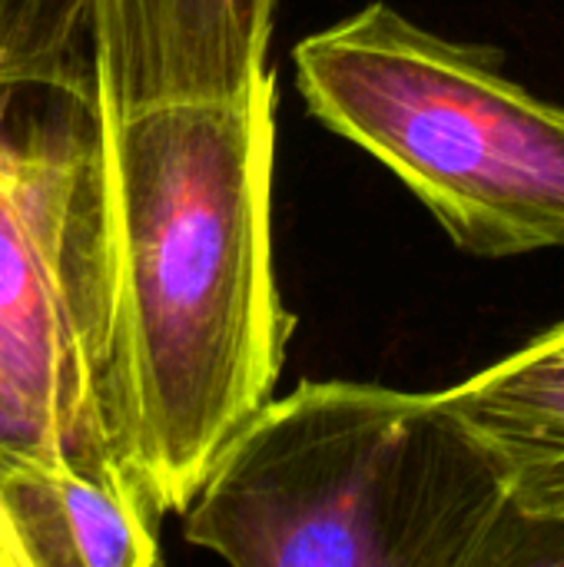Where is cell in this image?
Returning a JSON list of instances; mask_svg holds the SVG:
<instances>
[{"label": "cell", "mask_w": 564, "mask_h": 567, "mask_svg": "<svg viewBox=\"0 0 564 567\" xmlns=\"http://www.w3.org/2000/svg\"><path fill=\"white\" fill-rule=\"evenodd\" d=\"M0 442L37 449V452H63L47 419L37 412V405L17 385V379L3 362H0Z\"/></svg>", "instance_id": "8"}, {"label": "cell", "mask_w": 564, "mask_h": 567, "mask_svg": "<svg viewBox=\"0 0 564 567\" xmlns=\"http://www.w3.org/2000/svg\"><path fill=\"white\" fill-rule=\"evenodd\" d=\"M293 60L309 113L392 169L459 249H564V106L509 80L495 50L376 0Z\"/></svg>", "instance_id": "3"}, {"label": "cell", "mask_w": 564, "mask_h": 567, "mask_svg": "<svg viewBox=\"0 0 564 567\" xmlns=\"http://www.w3.org/2000/svg\"><path fill=\"white\" fill-rule=\"evenodd\" d=\"M273 159L276 73L239 100L83 113L80 306L113 442L160 515L189 508L286 359Z\"/></svg>", "instance_id": "1"}, {"label": "cell", "mask_w": 564, "mask_h": 567, "mask_svg": "<svg viewBox=\"0 0 564 567\" xmlns=\"http://www.w3.org/2000/svg\"><path fill=\"white\" fill-rule=\"evenodd\" d=\"M276 0H0V90L83 113L239 100L269 70Z\"/></svg>", "instance_id": "4"}, {"label": "cell", "mask_w": 564, "mask_h": 567, "mask_svg": "<svg viewBox=\"0 0 564 567\" xmlns=\"http://www.w3.org/2000/svg\"><path fill=\"white\" fill-rule=\"evenodd\" d=\"M156 518L120 462L0 442V567H150Z\"/></svg>", "instance_id": "6"}, {"label": "cell", "mask_w": 564, "mask_h": 567, "mask_svg": "<svg viewBox=\"0 0 564 567\" xmlns=\"http://www.w3.org/2000/svg\"><path fill=\"white\" fill-rule=\"evenodd\" d=\"M189 545L239 567L564 565L445 392L302 382L223 452L183 512Z\"/></svg>", "instance_id": "2"}, {"label": "cell", "mask_w": 564, "mask_h": 567, "mask_svg": "<svg viewBox=\"0 0 564 567\" xmlns=\"http://www.w3.org/2000/svg\"><path fill=\"white\" fill-rule=\"evenodd\" d=\"M76 179L80 133L63 143H17L0 123V362L63 452L126 465L80 306Z\"/></svg>", "instance_id": "5"}, {"label": "cell", "mask_w": 564, "mask_h": 567, "mask_svg": "<svg viewBox=\"0 0 564 567\" xmlns=\"http://www.w3.org/2000/svg\"><path fill=\"white\" fill-rule=\"evenodd\" d=\"M445 395L499 462L515 508L564 532V322Z\"/></svg>", "instance_id": "7"}]
</instances>
